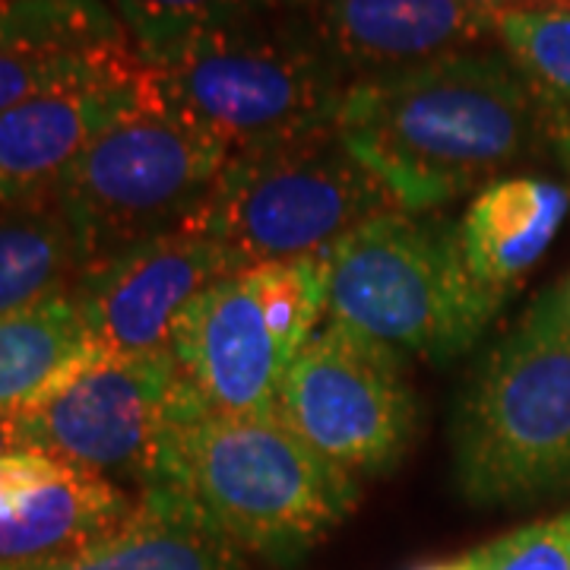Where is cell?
Here are the masks:
<instances>
[{
  "instance_id": "cell-21",
  "label": "cell",
  "mask_w": 570,
  "mask_h": 570,
  "mask_svg": "<svg viewBox=\"0 0 570 570\" xmlns=\"http://www.w3.org/2000/svg\"><path fill=\"white\" fill-rule=\"evenodd\" d=\"M475 570H570V510L469 551Z\"/></svg>"
},
{
  "instance_id": "cell-15",
  "label": "cell",
  "mask_w": 570,
  "mask_h": 570,
  "mask_svg": "<svg viewBox=\"0 0 570 570\" xmlns=\"http://www.w3.org/2000/svg\"><path fill=\"white\" fill-rule=\"evenodd\" d=\"M568 209V187L549 178L504 175L485 184L460 219L472 276L508 298L546 257Z\"/></svg>"
},
{
  "instance_id": "cell-23",
  "label": "cell",
  "mask_w": 570,
  "mask_h": 570,
  "mask_svg": "<svg viewBox=\"0 0 570 570\" xmlns=\"http://www.w3.org/2000/svg\"><path fill=\"white\" fill-rule=\"evenodd\" d=\"M26 448L29 444H26V431H22L20 415H0V456Z\"/></svg>"
},
{
  "instance_id": "cell-9",
  "label": "cell",
  "mask_w": 570,
  "mask_h": 570,
  "mask_svg": "<svg viewBox=\"0 0 570 570\" xmlns=\"http://www.w3.org/2000/svg\"><path fill=\"white\" fill-rule=\"evenodd\" d=\"M204 400L171 348L130 358H89L32 409L20 412L26 444L140 494L171 428Z\"/></svg>"
},
{
  "instance_id": "cell-17",
  "label": "cell",
  "mask_w": 570,
  "mask_h": 570,
  "mask_svg": "<svg viewBox=\"0 0 570 570\" xmlns=\"http://www.w3.org/2000/svg\"><path fill=\"white\" fill-rule=\"evenodd\" d=\"M96 352L70 292L0 317V415H20Z\"/></svg>"
},
{
  "instance_id": "cell-5",
  "label": "cell",
  "mask_w": 570,
  "mask_h": 570,
  "mask_svg": "<svg viewBox=\"0 0 570 570\" xmlns=\"http://www.w3.org/2000/svg\"><path fill=\"white\" fill-rule=\"evenodd\" d=\"M153 73L165 102L228 153L336 130L348 86L295 7L213 26Z\"/></svg>"
},
{
  "instance_id": "cell-19",
  "label": "cell",
  "mask_w": 570,
  "mask_h": 570,
  "mask_svg": "<svg viewBox=\"0 0 570 570\" xmlns=\"http://www.w3.org/2000/svg\"><path fill=\"white\" fill-rule=\"evenodd\" d=\"M494 41L530 86L549 142L570 168V10H510L494 17Z\"/></svg>"
},
{
  "instance_id": "cell-11",
  "label": "cell",
  "mask_w": 570,
  "mask_h": 570,
  "mask_svg": "<svg viewBox=\"0 0 570 570\" xmlns=\"http://www.w3.org/2000/svg\"><path fill=\"white\" fill-rule=\"evenodd\" d=\"M238 273L197 228H175L82 266L70 288L89 348L102 358L168 352L175 330L206 288Z\"/></svg>"
},
{
  "instance_id": "cell-12",
  "label": "cell",
  "mask_w": 570,
  "mask_h": 570,
  "mask_svg": "<svg viewBox=\"0 0 570 570\" xmlns=\"http://www.w3.org/2000/svg\"><path fill=\"white\" fill-rule=\"evenodd\" d=\"M142 67L108 0H7L0 7V115L63 86Z\"/></svg>"
},
{
  "instance_id": "cell-1",
  "label": "cell",
  "mask_w": 570,
  "mask_h": 570,
  "mask_svg": "<svg viewBox=\"0 0 570 570\" xmlns=\"http://www.w3.org/2000/svg\"><path fill=\"white\" fill-rule=\"evenodd\" d=\"M336 137L406 213H441L532 163L549 142L530 86L501 48L348 82Z\"/></svg>"
},
{
  "instance_id": "cell-18",
  "label": "cell",
  "mask_w": 570,
  "mask_h": 570,
  "mask_svg": "<svg viewBox=\"0 0 570 570\" xmlns=\"http://www.w3.org/2000/svg\"><path fill=\"white\" fill-rule=\"evenodd\" d=\"M86 257L55 197L0 206V317L70 292Z\"/></svg>"
},
{
  "instance_id": "cell-20",
  "label": "cell",
  "mask_w": 570,
  "mask_h": 570,
  "mask_svg": "<svg viewBox=\"0 0 570 570\" xmlns=\"http://www.w3.org/2000/svg\"><path fill=\"white\" fill-rule=\"evenodd\" d=\"M146 67L168 58L184 41L213 26L242 20L279 0H108Z\"/></svg>"
},
{
  "instance_id": "cell-4",
  "label": "cell",
  "mask_w": 570,
  "mask_h": 570,
  "mask_svg": "<svg viewBox=\"0 0 570 570\" xmlns=\"http://www.w3.org/2000/svg\"><path fill=\"white\" fill-rule=\"evenodd\" d=\"M326 317L406 358L450 365L482 340L504 295L472 276L460 223L387 209L324 257Z\"/></svg>"
},
{
  "instance_id": "cell-6",
  "label": "cell",
  "mask_w": 570,
  "mask_h": 570,
  "mask_svg": "<svg viewBox=\"0 0 570 570\" xmlns=\"http://www.w3.org/2000/svg\"><path fill=\"white\" fill-rule=\"evenodd\" d=\"M153 70V67H149ZM228 149L153 86L127 115L82 149L55 187L86 264L200 216Z\"/></svg>"
},
{
  "instance_id": "cell-13",
  "label": "cell",
  "mask_w": 570,
  "mask_h": 570,
  "mask_svg": "<svg viewBox=\"0 0 570 570\" xmlns=\"http://www.w3.org/2000/svg\"><path fill=\"white\" fill-rule=\"evenodd\" d=\"M295 10L348 82L494 41V20L466 0H302Z\"/></svg>"
},
{
  "instance_id": "cell-27",
  "label": "cell",
  "mask_w": 570,
  "mask_h": 570,
  "mask_svg": "<svg viewBox=\"0 0 570 570\" xmlns=\"http://www.w3.org/2000/svg\"><path fill=\"white\" fill-rule=\"evenodd\" d=\"M3 3H7V0H0V7H3Z\"/></svg>"
},
{
  "instance_id": "cell-7",
  "label": "cell",
  "mask_w": 570,
  "mask_h": 570,
  "mask_svg": "<svg viewBox=\"0 0 570 570\" xmlns=\"http://www.w3.org/2000/svg\"><path fill=\"white\" fill-rule=\"evenodd\" d=\"M400 209L336 130L232 153L200 216L235 269L326 257L352 228Z\"/></svg>"
},
{
  "instance_id": "cell-16",
  "label": "cell",
  "mask_w": 570,
  "mask_h": 570,
  "mask_svg": "<svg viewBox=\"0 0 570 570\" xmlns=\"http://www.w3.org/2000/svg\"><path fill=\"white\" fill-rule=\"evenodd\" d=\"M0 570H250L247 554L204 527L163 491L137 494V508L105 539L63 558Z\"/></svg>"
},
{
  "instance_id": "cell-14",
  "label": "cell",
  "mask_w": 570,
  "mask_h": 570,
  "mask_svg": "<svg viewBox=\"0 0 570 570\" xmlns=\"http://www.w3.org/2000/svg\"><path fill=\"white\" fill-rule=\"evenodd\" d=\"M153 86V70L77 82L0 115V206L55 197L63 171Z\"/></svg>"
},
{
  "instance_id": "cell-10",
  "label": "cell",
  "mask_w": 570,
  "mask_h": 570,
  "mask_svg": "<svg viewBox=\"0 0 570 570\" xmlns=\"http://www.w3.org/2000/svg\"><path fill=\"white\" fill-rule=\"evenodd\" d=\"M279 415L352 479L390 472L419 431L406 362L330 317L288 367Z\"/></svg>"
},
{
  "instance_id": "cell-26",
  "label": "cell",
  "mask_w": 570,
  "mask_h": 570,
  "mask_svg": "<svg viewBox=\"0 0 570 570\" xmlns=\"http://www.w3.org/2000/svg\"><path fill=\"white\" fill-rule=\"evenodd\" d=\"M279 3H283V7H298L302 0H279Z\"/></svg>"
},
{
  "instance_id": "cell-3",
  "label": "cell",
  "mask_w": 570,
  "mask_h": 570,
  "mask_svg": "<svg viewBox=\"0 0 570 570\" xmlns=\"http://www.w3.org/2000/svg\"><path fill=\"white\" fill-rule=\"evenodd\" d=\"M453 485L479 508L570 491V292L546 288L469 374L450 422Z\"/></svg>"
},
{
  "instance_id": "cell-8",
  "label": "cell",
  "mask_w": 570,
  "mask_h": 570,
  "mask_svg": "<svg viewBox=\"0 0 570 570\" xmlns=\"http://www.w3.org/2000/svg\"><path fill=\"white\" fill-rule=\"evenodd\" d=\"M326 314L321 257L228 273L187 307L171 355L209 412H279L285 374Z\"/></svg>"
},
{
  "instance_id": "cell-24",
  "label": "cell",
  "mask_w": 570,
  "mask_h": 570,
  "mask_svg": "<svg viewBox=\"0 0 570 570\" xmlns=\"http://www.w3.org/2000/svg\"><path fill=\"white\" fill-rule=\"evenodd\" d=\"M415 570H475L469 564V558L463 561H444V564H425V568H415Z\"/></svg>"
},
{
  "instance_id": "cell-25",
  "label": "cell",
  "mask_w": 570,
  "mask_h": 570,
  "mask_svg": "<svg viewBox=\"0 0 570 570\" xmlns=\"http://www.w3.org/2000/svg\"><path fill=\"white\" fill-rule=\"evenodd\" d=\"M554 7H564V10H570V0H551Z\"/></svg>"
},
{
  "instance_id": "cell-22",
  "label": "cell",
  "mask_w": 570,
  "mask_h": 570,
  "mask_svg": "<svg viewBox=\"0 0 570 570\" xmlns=\"http://www.w3.org/2000/svg\"><path fill=\"white\" fill-rule=\"evenodd\" d=\"M469 7L489 13L491 20L501 17V13H510V10H542V7H554L551 0H466Z\"/></svg>"
},
{
  "instance_id": "cell-2",
  "label": "cell",
  "mask_w": 570,
  "mask_h": 570,
  "mask_svg": "<svg viewBox=\"0 0 570 570\" xmlns=\"http://www.w3.org/2000/svg\"><path fill=\"white\" fill-rule=\"evenodd\" d=\"M228 546L295 564L358 504V479L336 469L279 412L219 415L200 403L171 428L153 482Z\"/></svg>"
}]
</instances>
